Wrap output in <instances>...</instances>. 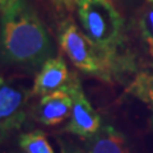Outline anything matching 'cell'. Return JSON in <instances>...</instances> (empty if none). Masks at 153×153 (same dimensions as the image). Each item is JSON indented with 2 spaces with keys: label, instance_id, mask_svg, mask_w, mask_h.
<instances>
[{
  "label": "cell",
  "instance_id": "3957f363",
  "mask_svg": "<svg viewBox=\"0 0 153 153\" xmlns=\"http://www.w3.org/2000/svg\"><path fill=\"white\" fill-rule=\"evenodd\" d=\"M59 44L70 61L87 74L107 79L115 57L96 47L88 37L73 22H65L60 27Z\"/></svg>",
  "mask_w": 153,
  "mask_h": 153
},
{
  "label": "cell",
  "instance_id": "7c38bea8",
  "mask_svg": "<svg viewBox=\"0 0 153 153\" xmlns=\"http://www.w3.org/2000/svg\"><path fill=\"white\" fill-rule=\"evenodd\" d=\"M59 1H61V3H64V4H66L68 7H70L71 4H73L74 1H76V0H59Z\"/></svg>",
  "mask_w": 153,
  "mask_h": 153
},
{
  "label": "cell",
  "instance_id": "277c9868",
  "mask_svg": "<svg viewBox=\"0 0 153 153\" xmlns=\"http://www.w3.org/2000/svg\"><path fill=\"white\" fill-rule=\"evenodd\" d=\"M28 98V89L0 78V143L23 125Z\"/></svg>",
  "mask_w": 153,
  "mask_h": 153
},
{
  "label": "cell",
  "instance_id": "8fae6325",
  "mask_svg": "<svg viewBox=\"0 0 153 153\" xmlns=\"http://www.w3.org/2000/svg\"><path fill=\"white\" fill-rule=\"evenodd\" d=\"M140 33L148 47V51L153 57V8L146 7L139 19Z\"/></svg>",
  "mask_w": 153,
  "mask_h": 153
},
{
  "label": "cell",
  "instance_id": "4fadbf2b",
  "mask_svg": "<svg viewBox=\"0 0 153 153\" xmlns=\"http://www.w3.org/2000/svg\"><path fill=\"white\" fill-rule=\"evenodd\" d=\"M7 1H9V0H0V4H3V5H4Z\"/></svg>",
  "mask_w": 153,
  "mask_h": 153
},
{
  "label": "cell",
  "instance_id": "52a82bcc",
  "mask_svg": "<svg viewBox=\"0 0 153 153\" xmlns=\"http://www.w3.org/2000/svg\"><path fill=\"white\" fill-rule=\"evenodd\" d=\"M68 83L69 71L63 57H50L42 64L41 70L36 75L32 93L36 96H45L66 87Z\"/></svg>",
  "mask_w": 153,
  "mask_h": 153
},
{
  "label": "cell",
  "instance_id": "5b68a950",
  "mask_svg": "<svg viewBox=\"0 0 153 153\" xmlns=\"http://www.w3.org/2000/svg\"><path fill=\"white\" fill-rule=\"evenodd\" d=\"M68 89L73 100V107L66 130L83 139H91L102 128L101 117L84 96L82 87L75 78L69 80Z\"/></svg>",
  "mask_w": 153,
  "mask_h": 153
},
{
  "label": "cell",
  "instance_id": "6da1fadb",
  "mask_svg": "<svg viewBox=\"0 0 153 153\" xmlns=\"http://www.w3.org/2000/svg\"><path fill=\"white\" fill-rule=\"evenodd\" d=\"M52 54L44 25L25 0H9L3 5L0 55L10 64L42 66Z\"/></svg>",
  "mask_w": 153,
  "mask_h": 153
},
{
  "label": "cell",
  "instance_id": "5bb4252c",
  "mask_svg": "<svg viewBox=\"0 0 153 153\" xmlns=\"http://www.w3.org/2000/svg\"><path fill=\"white\" fill-rule=\"evenodd\" d=\"M148 1H149V3L152 4V5H153V0H148Z\"/></svg>",
  "mask_w": 153,
  "mask_h": 153
},
{
  "label": "cell",
  "instance_id": "30bf717a",
  "mask_svg": "<svg viewBox=\"0 0 153 153\" xmlns=\"http://www.w3.org/2000/svg\"><path fill=\"white\" fill-rule=\"evenodd\" d=\"M133 93H135L138 97H140L143 101H146L153 110V76L142 74L137 78L131 87Z\"/></svg>",
  "mask_w": 153,
  "mask_h": 153
},
{
  "label": "cell",
  "instance_id": "8992f818",
  "mask_svg": "<svg viewBox=\"0 0 153 153\" xmlns=\"http://www.w3.org/2000/svg\"><path fill=\"white\" fill-rule=\"evenodd\" d=\"M73 100L68 85L61 89L42 96L35 110V117L46 126L59 125L70 119Z\"/></svg>",
  "mask_w": 153,
  "mask_h": 153
},
{
  "label": "cell",
  "instance_id": "ba28073f",
  "mask_svg": "<svg viewBox=\"0 0 153 153\" xmlns=\"http://www.w3.org/2000/svg\"><path fill=\"white\" fill-rule=\"evenodd\" d=\"M87 153H130L124 134L111 125H105L88 139Z\"/></svg>",
  "mask_w": 153,
  "mask_h": 153
},
{
  "label": "cell",
  "instance_id": "7a4b0ae2",
  "mask_svg": "<svg viewBox=\"0 0 153 153\" xmlns=\"http://www.w3.org/2000/svg\"><path fill=\"white\" fill-rule=\"evenodd\" d=\"M83 33L107 54H115L123 40V19L110 0H76Z\"/></svg>",
  "mask_w": 153,
  "mask_h": 153
},
{
  "label": "cell",
  "instance_id": "9c48e42d",
  "mask_svg": "<svg viewBox=\"0 0 153 153\" xmlns=\"http://www.w3.org/2000/svg\"><path fill=\"white\" fill-rule=\"evenodd\" d=\"M19 147L25 153H55L47 137L41 130H33L19 137Z\"/></svg>",
  "mask_w": 153,
  "mask_h": 153
}]
</instances>
